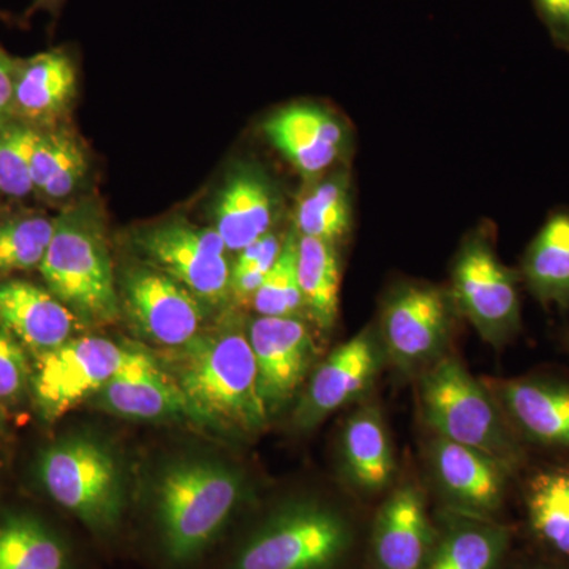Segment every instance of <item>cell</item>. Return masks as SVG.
Wrapping results in <instances>:
<instances>
[{
    "label": "cell",
    "mask_w": 569,
    "mask_h": 569,
    "mask_svg": "<svg viewBox=\"0 0 569 569\" xmlns=\"http://www.w3.org/2000/svg\"><path fill=\"white\" fill-rule=\"evenodd\" d=\"M168 373L181 389L190 418L206 426L252 436L268 422L249 331L239 318H228L176 348Z\"/></svg>",
    "instance_id": "1"
},
{
    "label": "cell",
    "mask_w": 569,
    "mask_h": 569,
    "mask_svg": "<svg viewBox=\"0 0 569 569\" xmlns=\"http://www.w3.org/2000/svg\"><path fill=\"white\" fill-rule=\"evenodd\" d=\"M505 549V531L490 526H467L451 531L427 569H493Z\"/></svg>",
    "instance_id": "30"
},
{
    "label": "cell",
    "mask_w": 569,
    "mask_h": 569,
    "mask_svg": "<svg viewBox=\"0 0 569 569\" xmlns=\"http://www.w3.org/2000/svg\"><path fill=\"white\" fill-rule=\"evenodd\" d=\"M283 239L271 231L238 252V258L231 266L230 282V296L238 305L252 302L254 293L279 258Z\"/></svg>",
    "instance_id": "33"
},
{
    "label": "cell",
    "mask_w": 569,
    "mask_h": 569,
    "mask_svg": "<svg viewBox=\"0 0 569 569\" xmlns=\"http://www.w3.org/2000/svg\"><path fill=\"white\" fill-rule=\"evenodd\" d=\"M298 280L305 309L321 331L339 318L340 266L336 244L298 234Z\"/></svg>",
    "instance_id": "25"
},
{
    "label": "cell",
    "mask_w": 569,
    "mask_h": 569,
    "mask_svg": "<svg viewBox=\"0 0 569 569\" xmlns=\"http://www.w3.org/2000/svg\"><path fill=\"white\" fill-rule=\"evenodd\" d=\"M0 569H69L61 539L31 516L0 522Z\"/></svg>",
    "instance_id": "27"
},
{
    "label": "cell",
    "mask_w": 569,
    "mask_h": 569,
    "mask_svg": "<svg viewBox=\"0 0 569 569\" xmlns=\"http://www.w3.org/2000/svg\"><path fill=\"white\" fill-rule=\"evenodd\" d=\"M77 63L67 48L17 59L13 119L48 129L66 114L77 93Z\"/></svg>",
    "instance_id": "18"
},
{
    "label": "cell",
    "mask_w": 569,
    "mask_h": 569,
    "mask_svg": "<svg viewBox=\"0 0 569 569\" xmlns=\"http://www.w3.org/2000/svg\"><path fill=\"white\" fill-rule=\"evenodd\" d=\"M32 367L21 343L0 328V403L17 402L31 387Z\"/></svg>",
    "instance_id": "34"
},
{
    "label": "cell",
    "mask_w": 569,
    "mask_h": 569,
    "mask_svg": "<svg viewBox=\"0 0 569 569\" xmlns=\"http://www.w3.org/2000/svg\"><path fill=\"white\" fill-rule=\"evenodd\" d=\"M0 194H2V193H0Z\"/></svg>",
    "instance_id": "39"
},
{
    "label": "cell",
    "mask_w": 569,
    "mask_h": 569,
    "mask_svg": "<svg viewBox=\"0 0 569 569\" xmlns=\"http://www.w3.org/2000/svg\"><path fill=\"white\" fill-rule=\"evenodd\" d=\"M438 482L449 497L479 512L500 507L509 471L477 449L438 437L432 445Z\"/></svg>",
    "instance_id": "20"
},
{
    "label": "cell",
    "mask_w": 569,
    "mask_h": 569,
    "mask_svg": "<svg viewBox=\"0 0 569 569\" xmlns=\"http://www.w3.org/2000/svg\"><path fill=\"white\" fill-rule=\"evenodd\" d=\"M523 277L539 301L569 307V213L541 228L523 258Z\"/></svg>",
    "instance_id": "24"
},
{
    "label": "cell",
    "mask_w": 569,
    "mask_h": 569,
    "mask_svg": "<svg viewBox=\"0 0 569 569\" xmlns=\"http://www.w3.org/2000/svg\"><path fill=\"white\" fill-rule=\"evenodd\" d=\"M353 203L348 174L337 171L313 183L299 200L295 213L296 233L337 244L351 228Z\"/></svg>",
    "instance_id": "26"
},
{
    "label": "cell",
    "mask_w": 569,
    "mask_h": 569,
    "mask_svg": "<svg viewBox=\"0 0 569 569\" xmlns=\"http://www.w3.org/2000/svg\"><path fill=\"white\" fill-rule=\"evenodd\" d=\"M39 271L48 290L82 326L111 325L121 317L99 201H77L56 217L54 234Z\"/></svg>",
    "instance_id": "3"
},
{
    "label": "cell",
    "mask_w": 569,
    "mask_h": 569,
    "mask_svg": "<svg viewBox=\"0 0 569 569\" xmlns=\"http://www.w3.org/2000/svg\"><path fill=\"white\" fill-rule=\"evenodd\" d=\"M448 291L486 342L503 346L519 331L518 274L501 263L485 234L468 236L460 246Z\"/></svg>",
    "instance_id": "8"
},
{
    "label": "cell",
    "mask_w": 569,
    "mask_h": 569,
    "mask_svg": "<svg viewBox=\"0 0 569 569\" xmlns=\"http://www.w3.org/2000/svg\"><path fill=\"white\" fill-rule=\"evenodd\" d=\"M56 230V219L17 213L0 222V274L39 269Z\"/></svg>",
    "instance_id": "29"
},
{
    "label": "cell",
    "mask_w": 569,
    "mask_h": 569,
    "mask_svg": "<svg viewBox=\"0 0 569 569\" xmlns=\"http://www.w3.org/2000/svg\"><path fill=\"white\" fill-rule=\"evenodd\" d=\"M140 351L107 337L74 336L61 347L37 356L29 389L40 418L58 421L96 396Z\"/></svg>",
    "instance_id": "7"
},
{
    "label": "cell",
    "mask_w": 569,
    "mask_h": 569,
    "mask_svg": "<svg viewBox=\"0 0 569 569\" xmlns=\"http://www.w3.org/2000/svg\"><path fill=\"white\" fill-rule=\"evenodd\" d=\"M422 413L437 436L489 456L508 471L520 460L493 395L455 358H440L421 381Z\"/></svg>",
    "instance_id": "4"
},
{
    "label": "cell",
    "mask_w": 569,
    "mask_h": 569,
    "mask_svg": "<svg viewBox=\"0 0 569 569\" xmlns=\"http://www.w3.org/2000/svg\"><path fill=\"white\" fill-rule=\"evenodd\" d=\"M247 331L257 362L258 391L271 418L305 383L316 359V342L299 317H258Z\"/></svg>",
    "instance_id": "12"
},
{
    "label": "cell",
    "mask_w": 569,
    "mask_h": 569,
    "mask_svg": "<svg viewBox=\"0 0 569 569\" xmlns=\"http://www.w3.org/2000/svg\"><path fill=\"white\" fill-rule=\"evenodd\" d=\"M3 426V410H2V403H0V429H2Z\"/></svg>",
    "instance_id": "38"
},
{
    "label": "cell",
    "mask_w": 569,
    "mask_h": 569,
    "mask_svg": "<svg viewBox=\"0 0 569 569\" xmlns=\"http://www.w3.org/2000/svg\"><path fill=\"white\" fill-rule=\"evenodd\" d=\"M432 542L425 500L415 486H402L377 516L373 549L381 569H421Z\"/></svg>",
    "instance_id": "19"
},
{
    "label": "cell",
    "mask_w": 569,
    "mask_h": 569,
    "mask_svg": "<svg viewBox=\"0 0 569 569\" xmlns=\"http://www.w3.org/2000/svg\"><path fill=\"white\" fill-rule=\"evenodd\" d=\"M264 137L307 178L335 167L348 149L347 127L332 112L313 104H291L263 123Z\"/></svg>",
    "instance_id": "15"
},
{
    "label": "cell",
    "mask_w": 569,
    "mask_h": 569,
    "mask_svg": "<svg viewBox=\"0 0 569 569\" xmlns=\"http://www.w3.org/2000/svg\"><path fill=\"white\" fill-rule=\"evenodd\" d=\"M260 317H298L305 309L298 280V233L284 236L282 250L252 299Z\"/></svg>",
    "instance_id": "31"
},
{
    "label": "cell",
    "mask_w": 569,
    "mask_h": 569,
    "mask_svg": "<svg viewBox=\"0 0 569 569\" xmlns=\"http://www.w3.org/2000/svg\"><path fill=\"white\" fill-rule=\"evenodd\" d=\"M0 328L39 356L61 347L82 323L48 288L7 280L0 283Z\"/></svg>",
    "instance_id": "17"
},
{
    "label": "cell",
    "mask_w": 569,
    "mask_h": 569,
    "mask_svg": "<svg viewBox=\"0 0 569 569\" xmlns=\"http://www.w3.org/2000/svg\"><path fill=\"white\" fill-rule=\"evenodd\" d=\"M146 263L183 284L206 306L230 298L231 264L227 246L213 228L181 217L142 228L133 238Z\"/></svg>",
    "instance_id": "9"
},
{
    "label": "cell",
    "mask_w": 569,
    "mask_h": 569,
    "mask_svg": "<svg viewBox=\"0 0 569 569\" xmlns=\"http://www.w3.org/2000/svg\"><path fill=\"white\" fill-rule=\"evenodd\" d=\"M92 399L97 407L108 413L134 421L190 418L186 399L174 378L146 351H140Z\"/></svg>",
    "instance_id": "16"
},
{
    "label": "cell",
    "mask_w": 569,
    "mask_h": 569,
    "mask_svg": "<svg viewBox=\"0 0 569 569\" xmlns=\"http://www.w3.org/2000/svg\"><path fill=\"white\" fill-rule=\"evenodd\" d=\"M67 0H32L31 6L22 13L21 22L31 21L36 14L44 13L52 20H58Z\"/></svg>",
    "instance_id": "37"
},
{
    "label": "cell",
    "mask_w": 569,
    "mask_h": 569,
    "mask_svg": "<svg viewBox=\"0 0 569 569\" xmlns=\"http://www.w3.org/2000/svg\"><path fill=\"white\" fill-rule=\"evenodd\" d=\"M37 127L17 119L0 123V193L20 198L33 193L31 156Z\"/></svg>",
    "instance_id": "32"
},
{
    "label": "cell",
    "mask_w": 569,
    "mask_h": 569,
    "mask_svg": "<svg viewBox=\"0 0 569 569\" xmlns=\"http://www.w3.org/2000/svg\"><path fill=\"white\" fill-rule=\"evenodd\" d=\"M378 366L380 350L370 328L337 347L310 378L309 387L296 407V426L302 430L312 429L361 396L376 378Z\"/></svg>",
    "instance_id": "13"
},
{
    "label": "cell",
    "mask_w": 569,
    "mask_h": 569,
    "mask_svg": "<svg viewBox=\"0 0 569 569\" xmlns=\"http://www.w3.org/2000/svg\"><path fill=\"white\" fill-rule=\"evenodd\" d=\"M348 477L358 488L376 492L387 488L396 471L387 426L376 407L359 408L348 419L342 438Z\"/></svg>",
    "instance_id": "23"
},
{
    "label": "cell",
    "mask_w": 569,
    "mask_h": 569,
    "mask_svg": "<svg viewBox=\"0 0 569 569\" xmlns=\"http://www.w3.org/2000/svg\"><path fill=\"white\" fill-rule=\"evenodd\" d=\"M498 399L509 417L527 433L546 445L569 447V387L549 381H501Z\"/></svg>",
    "instance_id": "21"
},
{
    "label": "cell",
    "mask_w": 569,
    "mask_h": 569,
    "mask_svg": "<svg viewBox=\"0 0 569 569\" xmlns=\"http://www.w3.org/2000/svg\"><path fill=\"white\" fill-rule=\"evenodd\" d=\"M39 473L52 500L93 533L118 529L126 507L121 468L100 441L63 438L41 455Z\"/></svg>",
    "instance_id": "5"
},
{
    "label": "cell",
    "mask_w": 569,
    "mask_h": 569,
    "mask_svg": "<svg viewBox=\"0 0 569 569\" xmlns=\"http://www.w3.org/2000/svg\"><path fill=\"white\" fill-rule=\"evenodd\" d=\"M14 78L17 59L0 47V123L13 119Z\"/></svg>",
    "instance_id": "36"
},
{
    "label": "cell",
    "mask_w": 569,
    "mask_h": 569,
    "mask_svg": "<svg viewBox=\"0 0 569 569\" xmlns=\"http://www.w3.org/2000/svg\"><path fill=\"white\" fill-rule=\"evenodd\" d=\"M282 200L271 176L258 164L241 163L217 194L212 228L228 252L238 253L271 233Z\"/></svg>",
    "instance_id": "14"
},
{
    "label": "cell",
    "mask_w": 569,
    "mask_h": 569,
    "mask_svg": "<svg viewBox=\"0 0 569 569\" xmlns=\"http://www.w3.org/2000/svg\"><path fill=\"white\" fill-rule=\"evenodd\" d=\"M451 295L436 284L403 283L389 293L381 310V340L402 370L436 362L451 335Z\"/></svg>",
    "instance_id": "10"
},
{
    "label": "cell",
    "mask_w": 569,
    "mask_h": 569,
    "mask_svg": "<svg viewBox=\"0 0 569 569\" xmlns=\"http://www.w3.org/2000/svg\"><path fill=\"white\" fill-rule=\"evenodd\" d=\"M246 478L217 459H182L157 481L156 512L168 559L190 563L222 533L241 505Z\"/></svg>",
    "instance_id": "2"
},
{
    "label": "cell",
    "mask_w": 569,
    "mask_h": 569,
    "mask_svg": "<svg viewBox=\"0 0 569 569\" xmlns=\"http://www.w3.org/2000/svg\"><path fill=\"white\" fill-rule=\"evenodd\" d=\"M533 3L557 47L569 51V0H533Z\"/></svg>",
    "instance_id": "35"
},
{
    "label": "cell",
    "mask_w": 569,
    "mask_h": 569,
    "mask_svg": "<svg viewBox=\"0 0 569 569\" xmlns=\"http://www.w3.org/2000/svg\"><path fill=\"white\" fill-rule=\"evenodd\" d=\"M88 174V157L73 133L59 127L37 129L31 156L33 193L62 203L78 192Z\"/></svg>",
    "instance_id": "22"
},
{
    "label": "cell",
    "mask_w": 569,
    "mask_h": 569,
    "mask_svg": "<svg viewBox=\"0 0 569 569\" xmlns=\"http://www.w3.org/2000/svg\"><path fill=\"white\" fill-rule=\"evenodd\" d=\"M119 299L133 328L157 346L174 350L203 331L204 302L146 261L122 272Z\"/></svg>",
    "instance_id": "11"
},
{
    "label": "cell",
    "mask_w": 569,
    "mask_h": 569,
    "mask_svg": "<svg viewBox=\"0 0 569 569\" xmlns=\"http://www.w3.org/2000/svg\"><path fill=\"white\" fill-rule=\"evenodd\" d=\"M527 505L538 535L569 556V468L545 471L531 479Z\"/></svg>",
    "instance_id": "28"
},
{
    "label": "cell",
    "mask_w": 569,
    "mask_h": 569,
    "mask_svg": "<svg viewBox=\"0 0 569 569\" xmlns=\"http://www.w3.org/2000/svg\"><path fill=\"white\" fill-rule=\"evenodd\" d=\"M350 546L347 520L336 509L301 501L279 509L234 560V569H335Z\"/></svg>",
    "instance_id": "6"
}]
</instances>
